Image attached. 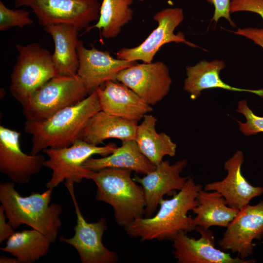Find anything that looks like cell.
<instances>
[{"label":"cell","instance_id":"6da1fadb","mask_svg":"<svg viewBox=\"0 0 263 263\" xmlns=\"http://www.w3.org/2000/svg\"><path fill=\"white\" fill-rule=\"evenodd\" d=\"M202 188L193 178L188 176L185 185L171 198L159 202V209L150 217L138 218L124 227L131 237L141 241L157 240L173 241L180 233L195 230L193 218L188 215L197 205L198 191Z\"/></svg>","mask_w":263,"mask_h":263},{"label":"cell","instance_id":"7a4b0ae2","mask_svg":"<svg viewBox=\"0 0 263 263\" xmlns=\"http://www.w3.org/2000/svg\"><path fill=\"white\" fill-rule=\"evenodd\" d=\"M101 110L96 90L78 103L66 107L41 121H27L24 131L31 135V154L49 148L71 146L79 139L89 119Z\"/></svg>","mask_w":263,"mask_h":263},{"label":"cell","instance_id":"3957f363","mask_svg":"<svg viewBox=\"0 0 263 263\" xmlns=\"http://www.w3.org/2000/svg\"><path fill=\"white\" fill-rule=\"evenodd\" d=\"M53 189L22 196L16 190L14 182L0 183V201L12 226L16 229L21 225H28L55 243L62 225V207L56 203L50 204Z\"/></svg>","mask_w":263,"mask_h":263},{"label":"cell","instance_id":"277c9868","mask_svg":"<svg viewBox=\"0 0 263 263\" xmlns=\"http://www.w3.org/2000/svg\"><path fill=\"white\" fill-rule=\"evenodd\" d=\"M131 172L108 168L92 171L89 176L97 186L96 199L113 207L116 223L123 227L142 217L145 212L143 188L131 177Z\"/></svg>","mask_w":263,"mask_h":263},{"label":"cell","instance_id":"5b68a950","mask_svg":"<svg viewBox=\"0 0 263 263\" xmlns=\"http://www.w3.org/2000/svg\"><path fill=\"white\" fill-rule=\"evenodd\" d=\"M17 62L10 75L9 92L21 105L33 94L57 75L50 51L37 43L17 44Z\"/></svg>","mask_w":263,"mask_h":263},{"label":"cell","instance_id":"8992f818","mask_svg":"<svg viewBox=\"0 0 263 263\" xmlns=\"http://www.w3.org/2000/svg\"><path fill=\"white\" fill-rule=\"evenodd\" d=\"M88 95L77 75H57L37 90L22 105L23 114L27 121H43L60 110L78 103Z\"/></svg>","mask_w":263,"mask_h":263},{"label":"cell","instance_id":"52a82bcc","mask_svg":"<svg viewBox=\"0 0 263 263\" xmlns=\"http://www.w3.org/2000/svg\"><path fill=\"white\" fill-rule=\"evenodd\" d=\"M116 148L113 144L99 147L78 139L69 147L45 149L42 152L48 159L43 166L52 170L46 187L54 189L64 181L66 186L89 180L92 171L83 167L84 162L94 154L107 156Z\"/></svg>","mask_w":263,"mask_h":263},{"label":"cell","instance_id":"ba28073f","mask_svg":"<svg viewBox=\"0 0 263 263\" xmlns=\"http://www.w3.org/2000/svg\"><path fill=\"white\" fill-rule=\"evenodd\" d=\"M15 5L30 7L44 27L67 24L80 31L98 19L101 4L98 0H15Z\"/></svg>","mask_w":263,"mask_h":263},{"label":"cell","instance_id":"9c48e42d","mask_svg":"<svg viewBox=\"0 0 263 263\" xmlns=\"http://www.w3.org/2000/svg\"><path fill=\"white\" fill-rule=\"evenodd\" d=\"M153 19L157 22V27L137 46L119 50L115 54L117 58L129 61L141 60L146 63L151 62L162 46L172 42L199 47L187 40L183 33H174L175 29L184 19L183 9L169 7L162 9L154 15Z\"/></svg>","mask_w":263,"mask_h":263},{"label":"cell","instance_id":"30bf717a","mask_svg":"<svg viewBox=\"0 0 263 263\" xmlns=\"http://www.w3.org/2000/svg\"><path fill=\"white\" fill-rule=\"evenodd\" d=\"M74 184L66 185L74 203L76 216L75 234L69 238L59 237L61 242L73 246L82 263H115L118 257L116 252L107 248L102 236L107 229V222L102 218L95 223H88L83 216L74 193Z\"/></svg>","mask_w":263,"mask_h":263},{"label":"cell","instance_id":"8fae6325","mask_svg":"<svg viewBox=\"0 0 263 263\" xmlns=\"http://www.w3.org/2000/svg\"><path fill=\"white\" fill-rule=\"evenodd\" d=\"M116 81L127 86L151 106L167 96L172 84L169 68L162 61L136 63L120 71Z\"/></svg>","mask_w":263,"mask_h":263},{"label":"cell","instance_id":"7c38bea8","mask_svg":"<svg viewBox=\"0 0 263 263\" xmlns=\"http://www.w3.org/2000/svg\"><path fill=\"white\" fill-rule=\"evenodd\" d=\"M20 132L0 126V172L12 182L26 184L39 172L45 160L42 154H27L21 149Z\"/></svg>","mask_w":263,"mask_h":263},{"label":"cell","instance_id":"4fadbf2b","mask_svg":"<svg viewBox=\"0 0 263 263\" xmlns=\"http://www.w3.org/2000/svg\"><path fill=\"white\" fill-rule=\"evenodd\" d=\"M218 242L220 247L245 259L253 253V240L263 235V201L240 210Z\"/></svg>","mask_w":263,"mask_h":263},{"label":"cell","instance_id":"5bb4252c","mask_svg":"<svg viewBox=\"0 0 263 263\" xmlns=\"http://www.w3.org/2000/svg\"><path fill=\"white\" fill-rule=\"evenodd\" d=\"M188 160L180 159L172 164L169 161L161 162L155 169L143 177L135 176L133 179L142 187L146 201L145 216L153 215L159 202L165 195H171L181 190L188 177H182L181 173L187 167Z\"/></svg>","mask_w":263,"mask_h":263},{"label":"cell","instance_id":"9a60e30c","mask_svg":"<svg viewBox=\"0 0 263 263\" xmlns=\"http://www.w3.org/2000/svg\"><path fill=\"white\" fill-rule=\"evenodd\" d=\"M77 51L79 59L77 75L89 94L108 81H116L120 71L136 63V61L114 58L109 52L94 47L88 49L80 40Z\"/></svg>","mask_w":263,"mask_h":263},{"label":"cell","instance_id":"2e32d148","mask_svg":"<svg viewBox=\"0 0 263 263\" xmlns=\"http://www.w3.org/2000/svg\"><path fill=\"white\" fill-rule=\"evenodd\" d=\"M201 235L198 239L190 237L187 233H179L172 241L173 257L178 263H251L253 260L232 257L215 247L212 232L196 226Z\"/></svg>","mask_w":263,"mask_h":263},{"label":"cell","instance_id":"e0dca14e","mask_svg":"<svg viewBox=\"0 0 263 263\" xmlns=\"http://www.w3.org/2000/svg\"><path fill=\"white\" fill-rule=\"evenodd\" d=\"M243 152L237 150L224 164L226 176L221 181L207 183L204 187L205 190L220 193L229 207L239 210L249 205L252 199L263 193V188L252 186L243 175Z\"/></svg>","mask_w":263,"mask_h":263},{"label":"cell","instance_id":"ac0fdd59","mask_svg":"<svg viewBox=\"0 0 263 263\" xmlns=\"http://www.w3.org/2000/svg\"><path fill=\"white\" fill-rule=\"evenodd\" d=\"M95 90L101 110L107 114L138 122L153 111L152 106L117 81H108Z\"/></svg>","mask_w":263,"mask_h":263},{"label":"cell","instance_id":"d6986e66","mask_svg":"<svg viewBox=\"0 0 263 263\" xmlns=\"http://www.w3.org/2000/svg\"><path fill=\"white\" fill-rule=\"evenodd\" d=\"M225 66L224 61L214 59L212 61L202 60L194 65L187 66L184 90L189 94L192 100L198 98L202 91L214 88L234 92H248L263 97V89L239 88L224 82L220 77V73Z\"/></svg>","mask_w":263,"mask_h":263},{"label":"cell","instance_id":"ffe728a7","mask_svg":"<svg viewBox=\"0 0 263 263\" xmlns=\"http://www.w3.org/2000/svg\"><path fill=\"white\" fill-rule=\"evenodd\" d=\"M138 122L112 115L100 111L83 128L79 139L98 146L104 140L116 138L124 141L134 140Z\"/></svg>","mask_w":263,"mask_h":263},{"label":"cell","instance_id":"44dd1931","mask_svg":"<svg viewBox=\"0 0 263 263\" xmlns=\"http://www.w3.org/2000/svg\"><path fill=\"white\" fill-rule=\"evenodd\" d=\"M52 38L55 51L52 59L57 75L61 76H75L79 67L77 47L78 30L70 25L57 24L44 27Z\"/></svg>","mask_w":263,"mask_h":263},{"label":"cell","instance_id":"7402d4cb","mask_svg":"<svg viewBox=\"0 0 263 263\" xmlns=\"http://www.w3.org/2000/svg\"><path fill=\"white\" fill-rule=\"evenodd\" d=\"M110 154L102 158H89L83 163L86 169L96 171L108 168H118L129 170L145 175L153 170L156 166L152 164L140 151L135 140L122 142Z\"/></svg>","mask_w":263,"mask_h":263},{"label":"cell","instance_id":"603a6c76","mask_svg":"<svg viewBox=\"0 0 263 263\" xmlns=\"http://www.w3.org/2000/svg\"><path fill=\"white\" fill-rule=\"evenodd\" d=\"M196 199L197 205L192 210L196 215L193 224L205 229L214 226L226 227L239 211L229 207L225 198L216 191L201 188Z\"/></svg>","mask_w":263,"mask_h":263},{"label":"cell","instance_id":"cb8c5ba5","mask_svg":"<svg viewBox=\"0 0 263 263\" xmlns=\"http://www.w3.org/2000/svg\"><path fill=\"white\" fill-rule=\"evenodd\" d=\"M156 117L147 114L138 125L135 141L143 154L154 165L157 166L165 156L174 157L177 145L165 132L156 130Z\"/></svg>","mask_w":263,"mask_h":263},{"label":"cell","instance_id":"d4e9b609","mask_svg":"<svg viewBox=\"0 0 263 263\" xmlns=\"http://www.w3.org/2000/svg\"><path fill=\"white\" fill-rule=\"evenodd\" d=\"M51 243L50 238L39 231L24 229L14 233L0 249L10 253L20 263H33L47 254Z\"/></svg>","mask_w":263,"mask_h":263},{"label":"cell","instance_id":"484cf974","mask_svg":"<svg viewBox=\"0 0 263 263\" xmlns=\"http://www.w3.org/2000/svg\"><path fill=\"white\" fill-rule=\"evenodd\" d=\"M133 0H103L101 3L99 19L87 31L97 28L101 29L104 38H116L122 27L132 19L133 11L131 7Z\"/></svg>","mask_w":263,"mask_h":263},{"label":"cell","instance_id":"4316f807","mask_svg":"<svg viewBox=\"0 0 263 263\" xmlns=\"http://www.w3.org/2000/svg\"><path fill=\"white\" fill-rule=\"evenodd\" d=\"M30 12L22 9L13 10L0 1V31H5L13 27L22 28L31 25L33 21L29 17Z\"/></svg>","mask_w":263,"mask_h":263},{"label":"cell","instance_id":"83f0119b","mask_svg":"<svg viewBox=\"0 0 263 263\" xmlns=\"http://www.w3.org/2000/svg\"><path fill=\"white\" fill-rule=\"evenodd\" d=\"M236 111L246 118L245 123L237 120L240 131L244 135L250 136L263 132V116L256 115L248 106L245 100L238 102Z\"/></svg>","mask_w":263,"mask_h":263},{"label":"cell","instance_id":"f1b7e54d","mask_svg":"<svg viewBox=\"0 0 263 263\" xmlns=\"http://www.w3.org/2000/svg\"><path fill=\"white\" fill-rule=\"evenodd\" d=\"M250 12L259 15L263 19V0H231L230 13Z\"/></svg>","mask_w":263,"mask_h":263},{"label":"cell","instance_id":"f546056e","mask_svg":"<svg viewBox=\"0 0 263 263\" xmlns=\"http://www.w3.org/2000/svg\"><path fill=\"white\" fill-rule=\"evenodd\" d=\"M231 0H207L212 4L214 11L212 20L217 22L220 19L224 18L229 22L233 27H236V24L232 20L230 16V4Z\"/></svg>","mask_w":263,"mask_h":263},{"label":"cell","instance_id":"4dcf8cb0","mask_svg":"<svg viewBox=\"0 0 263 263\" xmlns=\"http://www.w3.org/2000/svg\"><path fill=\"white\" fill-rule=\"evenodd\" d=\"M234 34L243 36L252 40L255 44L263 48V28L247 27L238 28L232 32Z\"/></svg>","mask_w":263,"mask_h":263},{"label":"cell","instance_id":"1f68e13d","mask_svg":"<svg viewBox=\"0 0 263 263\" xmlns=\"http://www.w3.org/2000/svg\"><path fill=\"white\" fill-rule=\"evenodd\" d=\"M4 209L2 206H0V243L7 240L14 233V228L6 221Z\"/></svg>","mask_w":263,"mask_h":263},{"label":"cell","instance_id":"d6a6232c","mask_svg":"<svg viewBox=\"0 0 263 263\" xmlns=\"http://www.w3.org/2000/svg\"><path fill=\"white\" fill-rule=\"evenodd\" d=\"M0 263H20V262L16 257L12 258L1 256L0 257Z\"/></svg>","mask_w":263,"mask_h":263},{"label":"cell","instance_id":"836d02e7","mask_svg":"<svg viewBox=\"0 0 263 263\" xmlns=\"http://www.w3.org/2000/svg\"><path fill=\"white\" fill-rule=\"evenodd\" d=\"M139 0V1H144V0Z\"/></svg>","mask_w":263,"mask_h":263}]
</instances>
